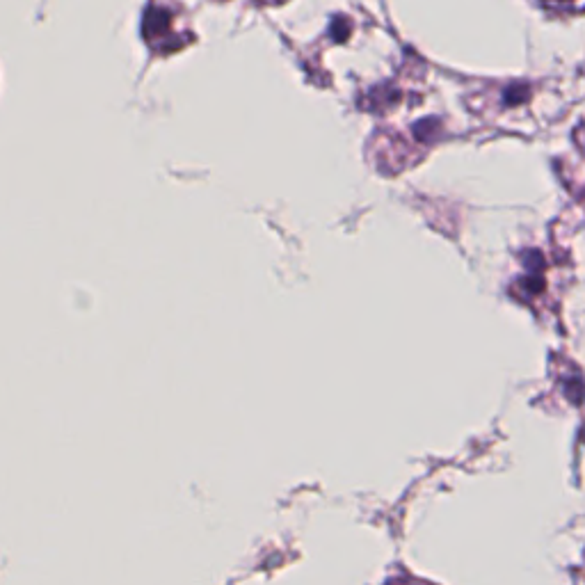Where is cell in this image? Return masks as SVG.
Segmentation results:
<instances>
[{
    "label": "cell",
    "mask_w": 585,
    "mask_h": 585,
    "mask_svg": "<svg viewBox=\"0 0 585 585\" xmlns=\"http://www.w3.org/2000/svg\"><path fill=\"white\" fill-rule=\"evenodd\" d=\"M547 3H570V0H547Z\"/></svg>",
    "instance_id": "1"
}]
</instances>
